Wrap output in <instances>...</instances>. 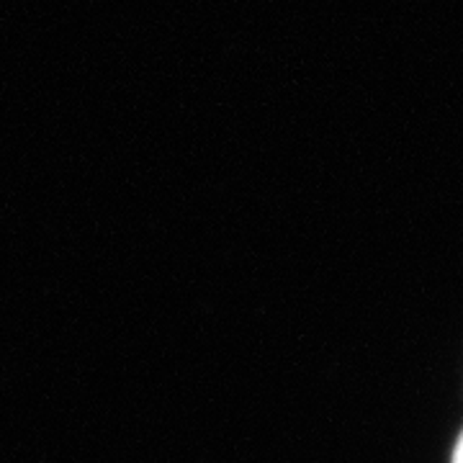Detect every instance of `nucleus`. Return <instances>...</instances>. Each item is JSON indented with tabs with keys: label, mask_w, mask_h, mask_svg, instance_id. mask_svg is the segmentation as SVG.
I'll return each mask as SVG.
<instances>
[{
	"label": "nucleus",
	"mask_w": 463,
	"mask_h": 463,
	"mask_svg": "<svg viewBox=\"0 0 463 463\" xmlns=\"http://www.w3.org/2000/svg\"><path fill=\"white\" fill-rule=\"evenodd\" d=\"M453 463H463V435L458 438V446L453 450Z\"/></svg>",
	"instance_id": "f257e3e1"
}]
</instances>
